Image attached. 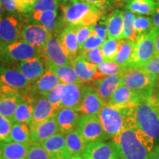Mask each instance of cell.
<instances>
[{"mask_svg":"<svg viewBox=\"0 0 159 159\" xmlns=\"http://www.w3.org/2000/svg\"><path fill=\"white\" fill-rule=\"evenodd\" d=\"M35 57H41L40 48L23 41L0 46V63H2L20 62Z\"/></svg>","mask_w":159,"mask_h":159,"instance_id":"cell-7","label":"cell"},{"mask_svg":"<svg viewBox=\"0 0 159 159\" xmlns=\"http://www.w3.org/2000/svg\"><path fill=\"white\" fill-rule=\"evenodd\" d=\"M30 128L31 142L33 144H41L45 140L60 132L55 116L44 122L37 124H30Z\"/></svg>","mask_w":159,"mask_h":159,"instance_id":"cell-17","label":"cell"},{"mask_svg":"<svg viewBox=\"0 0 159 159\" xmlns=\"http://www.w3.org/2000/svg\"><path fill=\"white\" fill-rule=\"evenodd\" d=\"M41 50V57L46 63L57 66L71 65V59L65 53L58 38L52 35Z\"/></svg>","mask_w":159,"mask_h":159,"instance_id":"cell-9","label":"cell"},{"mask_svg":"<svg viewBox=\"0 0 159 159\" xmlns=\"http://www.w3.org/2000/svg\"><path fill=\"white\" fill-rule=\"evenodd\" d=\"M50 159H67L70 157L66 144V135L59 132L41 144Z\"/></svg>","mask_w":159,"mask_h":159,"instance_id":"cell-18","label":"cell"},{"mask_svg":"<svg viewBox=\"0 0 159 159\" xmlns=\"http://www.w3.org/2000/svg\"><path fill=\"white\" fill-rule=\"evenodd\" d=\"M121 84V75L104 77L91 82V86L105 104L108 102L114 91Z\"/></svg>","mask_w":159,"mask_h":159,"instance_id":"cell-20","label":"cell"},{"mask_svg":"<svg viewBox=\"0 0 159 159\" xmlns=\"http://www.w3.org/2000/svg\"><path fill=\"white\" fill-rule=\"evenodd\" d=\"M156 55H159V34L156 39Z\"/></svg>","mask_w":159,"mask_h":159,"instance_id":"cell-54","label":"cell"},{"mask_svg":"<svg viewBox=\"0 0 159 159\" xmlns=\"http://www.w3.org/2000/svg\"><path fill=\"white\" fill-rule=\"evenodd\" d=\"M57 11H33L32 17L39 23V25L43 26L49 33L52 35L57 27Z\"/></svg>","mask_w":159,"mask_h":159,"instance_id":"cell-34","label":"cell"},{"mask_svg":"<svg viewBox=\"0 0 159 159\" xmlns=\"http://www.w3.org/2000/svg\"><path fill=\"white\" fill-rule=\"evenodd\" d=\"M1 1L2 3L3 7L7 12H10V13H16V12L14 0H1Z\"/></svg>","mask_w":159,"mask_h":159,"instance_id":"cell-51","label":"cell"},{"mask_svg":"<svg viewBox=\"0 0 159 159\" xmlns=\"http://www.w3.org/2000/svg\"><path fill=\"white\" fill-rule=\"evenodd\" d=\"M107 29H108V25H107V19H102L99 21L96 25H94V30L97 33V35L103 41H106L107 39Z\"/></svg>","mask_w":159,"mask_h":159,"instance_id":"cell-50","label":"cell"},{"mask_svg":"<svg viewBox=\"0 0 159 159\" xmlns=\"http://www.w3.org/2000/svg\"><path fill=\"white\" fill-rule=\"evenodd\" d=\"M83 85V84L75 83H66L63 85L61 108H69L77 111L82 99Z\"/></svg>","mask_w":159,"mask_h":159,"instance_id":"cell-24","label":"cell"},{"mask_svg":"<svg viewBox=\"0 0 159 159\" xmlns=\"http://www.w3.org/2000/svg\"><path fill=\"white\" fill-rule=\"evenodd\" d=\"M134 108H125L105 104L98 114L103 130L109 139H112L123 130Z\"/></svg>","mask_w":159,"mask_h":159,"instance_id":"cell-5","label":"cell"},{"mask_svg":"<svg viewBox=\"0 0 159 159\" xmlns=\"http://www.w3.org/2000/svg\"><path fill=\"white\" fill-rule=\"evenodd\" d=\"M13 122L0 114V142H11V130Z\"/></svg>","mask_w":159,"mask_h":159,"instance_id":"cell-41","label":"cell"},{"mask_svg":"<svg viewBox=\"0 0 159 159\" xmlns=\"http://www.w3.org/2000/svg\"><path fill=\"white\" fill-rule=\"evenodd\" d=\"M2 12H3V5H2V1L0 0V20H1L2 18Z\"/></svg>","mask_w":159,"mask_h":159,"instance_id":"cell-55","label":"cell"},{"mask_svg":"<svg viewBox=\"0 0 159 159\" xmlns=\"http://www.w3.org/2000/svg\"><path fill=\"white\" fill-rule=\"evenodd\" d=\"M46 65H47V70L54 73L58 77L61 83L64 84L66 83L84 84L77 76L71 65L57 66L49 63H46Z\"/></svg>","mask_w":159,"mask_h":159,"instance_id":"cell-29","label":"cell"},{"mask_svg":"<svg viewBox=\"0 0 159 159\" xmlns=\"http://www.w3.org/2000/svg\"><path fill=\"white\" fill-rule=\"evenodd\" d=\"M0 159H3V156H2V154L1 150H0Z\"/></svg>","mask_w":159,"mask_h":159,"instance_id":"cell-60","label":"cell"},{"mask_svg":"<svg viewBox=\"0 0 159 159\" xmlns=\"http://www.w3.org/2000/svg\"><path fill=\"white\" fill-rule=\"evenodd\" d=\"M76 130L88 144L109 139L98 115L80 114Z\"/></svg>","mask_w":159,"mask_h":159,"instance_id":"cell-8","label":"cell"},{"mask_svg":"<svg viewBox=\"0 0 159 159\" xmlns=\"http://www.w3.org/2000/svg\"><path fill=\"white\" fill-rule=\"evenodd\" d=\"M107 36L108 39H122L124 29V13L115 9L107 19Z\"/></svg>","mask_w":159,"mask_h":159,"instance_id":"cell-28","label":"cell"},{"mask_svg":"<svg viewBox=\"0 0 159 159\" xmlns=\"http://www.w3.org/2000/svg\"><path fill=\"white\" fill-rule=\"evenodd\" d=\"M152 19L155 27L159 30V5L158 7H157L156 12L154 13V14L152 16Z\"/></svg>","mask_w":159,"mask_h":159,"instance_id":"cell-52","label":"cell"},{"mask_svg":"<svg viewBox=\"0 0 159 159\" xmlns=\"http://www.w3.org/2000/svg\"><path fill=\"white\" fill-rule=\"evenodd\" d=\"M142 99V97L134 91L124 85L120 84L107 104L120 108H135Z\"/></svg>","mask_w":159,"mask_h":159,"instance_id":"cell-16","label":"cell"},{"mask_svg":"<svg viewBox=\"0 0 159 159\" xmlns=\"http://www.w3.org/2000/svg\"><path fill=\"white\" fill-rule=\"evenodd\" d=\"M156 104H157V106H158V108L159 109V99H156Z\"/></svg>","mask_w":159,"mask_h":159,"instance_id":"cell-59","label":"cell"},{"mask_svg":"<svg viewBox=\"0 0 159 159\" xmlns=\"http://www.w3.org/2000/svg\"><path fill=\"white\" fill-rule=\"evenodd\" d=\"M155 1H156V2L158 3V5H159V0H155Z\"/></svg>","mask_w":159,"mask_h":159,"instance_id":"cell-61","label":"cell"},{"mask_svg":"<svg viewBox=\"0 0 159 159\" xmlns=\"http://www.w3.org/2000/svg\"><path fill=\"white\" fill-rule=\"evenodd\" d=\"M21 24L13 16L0 20V46L19 41L21 31Z\"/></svg>","mask_w":159,"mask_h":159,"instance_id":"cell-19","label":"cell"},{"mask_svg":"<svg viewBox=\"0 0 159 159\" xmlns=\"http://www.w3.org/2000/svg\"><path fill=\"white\" fill-rule=\"evenodd\" d=\"M0 80L4 85L21 92L28 91L33 85L16 68L3 66H0Z\"/></svg>","mask_w":159,"mask_h":159,"instance_id":"cell-12","label":"cell"},{"mask_svg":"<svg viewBox=\"0 0 159 159\" xmlns=\"http://www.w3.org/2000/svg\"><path fill=\"white\" fill-rule=\"evenodd\" d=\"M129 0H116V2H128Z\"/></svg>","mask_w":159,"mask_h":159,"instance_id":"cell-58","label":"cell"},{"mask_svg":"<svg viewBox=\"0 0 159 159\" xmlns=\"http://www.w3.org/2000/svg\"><path fill=\"white\" fill-rule=\"evenodd\" d=\"M120 43L121 39H108L103 42L100 49L104 61H114L119 52Z\"/></svg>","mask_w":159,"mask_h":159,"instance_id":"cell-38","label":"cell"},{"mask_svg":"<svg viewBox=\"0 0 159 159\" xmlns=\"http://www.w3.org/2000/svg\"><path fill=\"white\" fill-rule=\"evenodd\" d=\"M80 1L85 2L95 6L105 14L106 11L116 2V0H80Z\"/></svg>","mask_w":159,"mask_h":159,"instance_id":"cell-49","label":"cell"},{"mask_svg":"<svg viewBox=\"0 0 159 159\" xmlns=\"http://www.w3.org/2000/svg\"><path fill=\"white\" fill-rule=\"evenodd\" d=\"M121 84L134 91L142 99L154 97L158 85V76L149 74L140 68L127 69L121 75Z\"/></svg>","mask_w":159,"mask_h":159,"instance_id":"cell-4","label":"cell"},{"mask_svg":"<svg viewBox=\"0 0 159 159\" xmlns=\"http://www.w3.org/2000/svg\"><path fill=\"white\" fill-rule=\"evenodd\" d=\"M61 7L64 21L73 27L94 25L105 18V13L99 8L80 0H70Z\"/></svg>","mask_w":159,"mask_h":159,"instance_id":"cell-2","label":"cell"},{"mask_svg":"<svg viewBox=\"0 0 159 159\" xmlns=\"http://www.w3.org/2000/svg\"><path fill=\"white\" fill-rule=\"evenodd\" d=\"M57 111L45 97L39 96L35 97L34 110H33V118L30 124H37V123L44 122L47 119L55 116Z\"/></svg>","mask_w":159,"mask_h":159,"instance_id":"cell-26","label":"cell"},{"mask_svg":"<svg viewBox=\"0 0 159 159\" xmlns=\"http://www.w3.org/2000/svg\"><path fill=\"white\" fill-rule=\"evenodd\" d=\"M82 156L84 159H120L112 141L89 144Z\"/></svg>","mask_w":159,"mask_h":159,"instance_id":"cell-13","label":"cell"},{"mask_svg":"<svg viewBox=\"0 0 159 159\" xmlns=\"http://www.w3.org/2000/svg\"><path fill=\"white\" fill-rule=\"evenodd\" d=\"M80 116L79 112L69 108H61L55 114V119L60 132L67 134L77 128Z\"/></svg>","mask_w":159,"mask_h":159,"instance_id":"cell-21","label":"cell"},{"mask_svg":"<svg viewBox=\"0 0 159 159\" xmlns=\"http://www.w3.org/2000/svg\"><path fill=\"white\" fill-rule=\"evenodd\" d=\"M16 68L21 71L32 84L36 82L47 71L45 61L41 57H32L20 61Z\"/></svg>","mask_w":159,"mask_h":159,"instance_id":"cell-15","label":"cell"},{"mask_svg":"<svg viewBox=\"0 0 159 159\" xmlns=\"http://www.w3.org/2000/svg\"><path fill=\"white\" fill-rule=\"evenodd\" d=\"M67 159H84V158H83V156H70Z\"/></svg>","mask_w":159,"mask_h":159,"instance_id":"cell-56","label":"cell"},{"mask_svg":"<svg viewBox=\"0 0 159 159\" xmlns=\"http://www.w3.org/2000/svg\"><path fill=\"white\" fill-rule=\"evenodd\" d=\"M35 97L28 91L22 100L20 102L13 115L12 122L30 125L32 122Z\"/></svg>","mask_w":159,"mask_h":159,"instance_id":"cell-25","label":"cell"},{"mask_svg":"<svg viewBox=\"0 0 159 159\" xmlns=\"http://www.w3.org/2000/svg\"><path fill=\"white\" fill-rule=\"evenodd\" d=\"M104 41L97 35V33L93 30L92 33L90 35L86 41L83 43L82 47H80V52L82 51H87L94 49L96 48H99L102 46Z\"/></svg>","mask_w":159,"mask_h":159,"instance_id":"cell-44","label":"cell"},{"mask_svg":"<svg viewBox=\"0 0 159 159\" xmlns=\"http://www.w3.org/2000/svg\"><path fill=\"white\" fill-rule=\"evenodd\" d=\"M136 16L133 12L126 10L124 12V29L122 39H129L136 43L138 40L134 26Z\"/></svg>","mask_w":159,"mask_h":159,"instance_id":"cell-37","label":"cell"},{"mask_svg":"<svg viewBox=\"0 0 159 159\" xmlns=\"http://www.w3.org/2000/svg\"><path fill=\"white\" fill-rule=\"evenodd\" d=\"M26 94V91L21 92L5 85L0 89V114L12 121L18 105Z\"/></svg>","mask_w":159,"mask_h":159,"instance_id":"cell-11","label":"cell"},{"mask_svg":"<svg viewBox=\"0 0 159 159\" xmlns=\"http://www.w3.org/2000/svg\"><path fill=\"white\" fill-rule=\"evenodd\" d=\"M137 127L155 141L159 140V109L155 97L142 99L134 110Z\"/></svg>","mask_w":159,"mask_h":159,"instance_id":"cell-3","label":"cell"},{"mask_svg":"<svg viewBox=\"0 0 159 159\" xmlns=\"http://www.w3.org/2000/svg\"><path fill=\"white\" fill-rule=\"evenodd\" d=\"M151 159H159V144L157 145L152 151V155Z\"/></svg>","mask_w":159,"mask_h":159,"instance_id":"cell-53","label":"cell"},{"mask_svg":"<svg viewBox=\"0 0 159 159\" xmlns=\"http://www.w3.org/2000/svg\"><path fill=\"white\" fill-rule=\"evenodd\" d=\"M93 30H94V25L76 27V34L80 49L82 47L83 43L86 41V39L90 36Z\"/></svg>","mask_w":159,"mask_h":159,"instance_id":"cell-47","label":"cell"},{"mask_svg":"<svg viewBox=\"0 0 159 159\" xmlns=\"http://www.w3.org/2000/svg\"><path fill=\"white\" fill-rule=\"evenodd\" d=\"M134 26L138 39L143 35L150 33L154 27L152 18L148 16H136L134 20Z\"/></svg>","mask_w":159,"mask_h":159,"instance_id":"cell-39","label":"cell"},{"mask_svg":"<svg viewBox=\"0 0 159 159\" xmlns=\"http://www.w3.org/2000/svg\"><path fill=\"white\" fill-rule=\"evenodd\" d=\"M52 35L43 26L31 24L23 26L20 38L29 44L38 48H42Z\"/></svg>","mask_w":159,"mask_h":159,"instance_id":"cell-14","label":"cell"},{"mask_svg":"<svg viewBox=\"0 0 159 159\" xmlns=\"http://www.w3.org/2000/svg\"><path fill=\"white\" fill-rule=\"evenodd\" d=\"M135 47V43L129 39H121L120 47L118 53L114 60L116 63L127 69L133 52Z\"/></svg>","mask_w":159,"mask_h":159,"instance_id":"cell-35","label":"cell"},{"mask_svg":"<svg viewBox=\"0 0 159 159\" xmlns=\"http://www.w3.org/2000/svg\"><path fill=\"white\" fill-rule=\"evenodd\" d=\"M71 66L83 83L93 82L96 80L97 66L85 61L80 54L71 59Z\"/></svg>","mask_w":159,"mask_h":159,"instance_id":"cell-23","label":"cell"},{"mask_svg":"<svg viewBox=\"0 0 159 159\" xmlns=\"http://www.w3.org/2000/svg\"><path fill=\"white\" fill-rule=\"evenodd\" d=\"M149 74L159 77V55H156L152 59L139 67Z\"/></svg>","mask_w":159,"mask_h":159,"instance_id":"cell-46","label":"cell"},{"mask_svg":"<svg viewBox=\"0 0 159 159\" xmlns=\"http://www.w3.org/2000/svg\"><path fill=\"white\" fill-rule=\"evenodd\" d=\"M27 159H50V158L41 144H32L29 147Z\"/></svg>","mask_w":159,"mask_h":159,"instance_id":"cell-43","label":"cell"},{"mask_svg":"<svg viewBox=\"0 0 159 159\" xmlns=\"http://www.w3.org/2000/svg\"><path fill=\"white\" fill-rule=\"evenodd\" d=\"M111 141L120 159H151L156 142L137 127L134 114L123 130Z\"/></svg>","mask_w":159,"mask_h":159,"instance_id":"cell-1","label":"cell"},{"mask_svg":"<svg viewBox=\"0 0 159 159\" xmlns=\"http://www.w3.org/2000/svg\"><path fill=\"white\" fill-rule=\"evenodd\" d=\"M155 0H129L126 9L140 16H152L158 7Z\"/></svg>","mask_w":159,"mask_h":159,"instance_id":"cell-31","label":"cell"},{"mask_svg":"<svg viewBox=\"0 0 159 159\" xmlns=\"http://www.w3.org/2000/svg\"><path fill=\"white\" fill-rule=\"evenodd\" d=\"M49 11H57V2L56 0H36L33 11L44 12Z\"/></svg>","mask_w":159,"mask_h":159,"instance_id":"cell-45","label":"cell"},{"mask_svg":"<svg viewBox=\"0 0 159 159\" xmlns=\"http://www.w3.org/2000/svg\"><path fill=\"white\" fill-rule=\"evenodd\" d=\"M58 39L63 51L71 59L80 54L76 34V27L67 25L59 35Z\"/></svg>","mask_w":159,"mask_h":159,"instance_id":"cell-22","label":"cell"},{"mask_svg":"<svg viewBox=\"0 0 159 159\" xmlns=\"http://www.w3.org/2000/svg\"><path fill=\"white\" fill-rule=\"evenodd\" d=\"M61 83L58 77L54 73L47 70L36 82L32 85L30 91L33 94H39L40 96L45 97Z\"/></svg>","mask_w":159,"mask_h":159,"instance_id":"cell-27","label":"cell"},{"mask_svg":"<svg viewBox=\"0 0 159 159\" xmlns=\"http://www.w3.org/2000/svg\"><path fill=\"white\" fill-rule=\"evenodd\" d=\"M30 145L15 142H0L3 159H27Z\"/></svg>","mask_w":159,"mask_h":159,"instance_id":"cell-30","label":"cell"},{"mask_svg":"<svg viewBox=\"0 0 159 159\" xmlns=\"http://www.w3.org/2000/svg\"><path fill=\"white\" fill-rule=\"evenodd\" d=\"M10 138L11 142L28 145L33 144L31 142L30 125L13 122Z\"/></svg>","mask_w":159,"mask_h":159,"instance_id":"cell-33","label":"cell"},{"mask_svg":"<svg viewBox=\"0 0 159 159\" xmlns=\"http://www.w3.org/2000/svg\"><path fill=\"white\" fill-rule=\"evenodd\" d=\"M80 55H82L85 61H89L91 63H94L97 66L100 64L101 63L104 61L100 47L91 49V50L82 51L80 52Z\"/></svg>","mask_w":159,"mask_h":159,"instance_id":"cell-42","label":"cell"},{"mask_svg":"<svg viewBox=\"0 0 159 159\" xmlns=\"http://www.w3.org/2000/svg\"><path fill=\"white\" fill-rule=\"evenodd\" d=\"M105 104L91 85L83 84L82 99L77 112L84 115H98Z\"/></svg>","mask_w":159,"mask_h":159,"instance_id":"cell-10","label":"cell"},{"mask_svg":"<svg viewBox=\"0 0 159 159\" xmlns=\"http://www.w3.org/2000/svg\"><path fill=\"white\" fill-rule=\"evenodd\" d=\"M64 83H61L55 88L46 95L45 97L49 100L54 108L58 111L61 108V101H62V90Z\"/></svg>","mask_w":159,"mask_h":159,"instance_id":"cell-40","label":"cell"},{"mask_svg":"<svg viewBox=\"0 0 159 159\" xmlns=\"http://www.w3.org/2000/svg\"><path fill=\"white\" fill-rule=\"evenodd\" d=\"M66 144L71 156H82L83 152L88 145L76 129L66 134Z\"/></svg>","mask_w":159,"mask_h":159,"instance_id":"cell-32","label":"cell"},{"mask_svg":"<svg viewBox=\"0 0 159 159\" xmlns=\"http://www.w3.org/2000/svg\"><path fill=\"white\" fill-rule=\"evenodd\" d=\"M14 2L16 12L25 14L33 11L36 0H14Z\"/></svg>","mask_w":159,"mask_h":159,"instance_id":"cell-48","label":"cell"},{"mask_svg":"<svg viewBox=\"0 0 159 159\" xmlns=\"http://www.w3.org/2000/svg\"><path fill=\"white\" fill-rule=\"evenodd\" d=\"M125 70L126 69L122 66L119 65L114 61H103L100 64L97 66L96 80L104 77L121 75Z\"/></svg>","mask_w":159,"mask_h":159,"instance_id":"cell-36","label":"cell"},{"mask_svg":"<svg viewBox=\"0 0 159 159\" xmlns=\"http://www.w3.org/2000/svg\"><path fill=\"white\" fill-rule=\"evenodd\" d=\"M158 34L159 30L154 26L150 33L139 38L135 43L134 52L127 69L139 68L156 56V39Z\"/></svg>","mask_w":159,"mask_h":159,"instance_id":"cell-6","label":"cell"},{"mask_svg":"<svg viewBox=\"0 0 159 159\" xmlns=\"http://www.w3.org/2000/svg\"><path fill=\"white\" fill-rule=\"evenodd\" d=\"M4 86H5V85L3 84L2 82V80H0V89H2Z\"/></svg>","mask_w":159,"mask_h":159,"instance_id":"cell-57","label":"cell"}]
</instances>
